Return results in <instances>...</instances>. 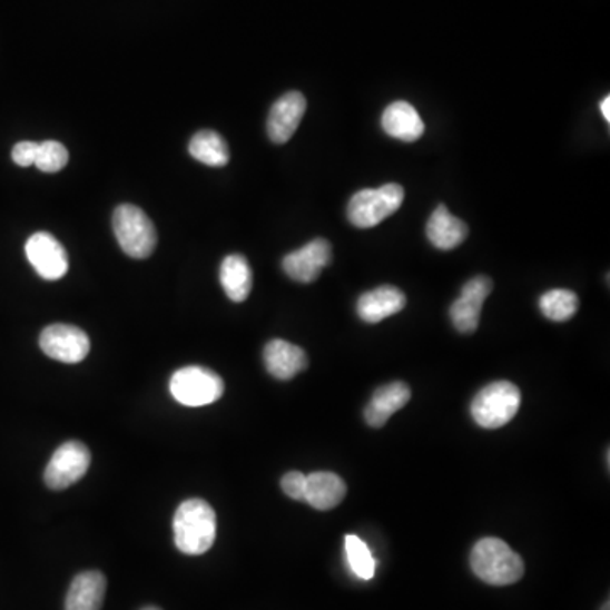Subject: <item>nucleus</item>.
<instances>
[{
	"mask_svg": "<svg viewBox=\"0 0 610 610\" xmlns=\"http://www.w3.org/2000/svg\"><path fill=\"white\" fill-rule=\"evenodd\" d=\"M217 534L214 509L203 499H188L174 518L175 547L188 557H199L213 548Z\"/></svg>",
	"mask_w": 610,
	"mask_h": 610,
	"instance_id": "f257e3e1",
	"label": "nucleus"
},
{
	"mask_svg": "<svg viewBox=\"0 0 610 610\" xmlns=\"http://www.w3.org/2000/svg\"><path fill=\"white\" fill-rule=\"evenodd\" d=\"M470 567L482 582L508 587L524 577V561L499 538H483L473 547Z\"/></svg>",
	"mask_w": 610,
	"mask_h": 610,
	"instance_id": "f03ea898",
	"label": "nucleus"
},
{
	"mask_svg": "<svg viewBox=\"0 0 610 610\" xmlns=\"http://www.w3.org/2000/svg\"><path fill=\"white\" fill-rule=\"evenodd\" d=\"M114 235L126 255L145 259L157 248V229L145 210L122 204L112 217Z\"/></svg>",
	"mask_w": 610,
	"mask_h": 610,
	"instance_id": "7ed1b4c3",
	"label": "nucleus"
},
{
	"mask_svg": "<svg viewBox=\"0 0 610 610\" xmlns=\"http://www.w3.org/2000/svg\"><path fill=\"white\" fill-rule=\"evenodd\" d=\"M521 407V392L511 382H493L476 394L472 402V415L479 426L499 430L511 423Z\"/></svg>",
	"mask_w": 610,
	"mask_h": 610,
	"instance_id": "20e7f679",
	"label": "nucleus"
},
{
	"mask_svg": "<svg viewBox=\"0 0 610 610\" xmlns=\"http://www.w3.org/2000/svg\"><path fill=\"white\" fill-rule=\"evenodd\" d=\"M404 203V188L387 184L380 188H363L348 204L350 223L360 229L378 226L382 220L397 213Z\"/></svg>",
	"mask_w": 610,
	"mask_h": 610,
	"instance_id": "39448f33",
	"label": "nucleus"
},
{
	"mask_svg": "<svg viewBox=\"0 0 610 610\" xmlns=\"http://www.w3.org/2000/svg\"><path fill=\"white\" fill-rule=\"evenodd\" d=\"M170 394L178 404L204 407L223 397L224 380L204 366H184L171 375Z\"/></svg>",
	"mask_w": 610,
	"mask_h": 610,
	"instance_id": "423d86ee",
	"label": "nucleus"
},
{
	"mask_svg": "<svg viewBox=\"0 0 610 610\" xmlns=\"http://www.w3.org/2000/svg\"><path fill=\"white\" fill-rule=\"evenodd\" d=\"M90 451L80 441H68L57 447L47 470L45 483L51 490H65L83 479L90 466Z\"/></svg>",
	"mask_w": 610,
	"mask_h": 610,
	"instance_id": "0eeeda50",
	"label": "nucleus"
},
{
	"mask_svg": "<svg viewBox=\"0 0 610 610\" xmlns=\"http://www.w3.org/2000/svg\"><path fill=\"white\" fill-rule=\"evenodd\" d=\"M40 348L45 355L57 362L73 363L83 362L90 352V340L86 331L70 324H51L45 327L40 336Z\"/></svg>",
	"mask_w": 610,
	"mask_h": 610,
	"instance_id": "6e6552de",
	"label": "nucleus"
},
{
	"mask_svg": "<svg viewBox=\"0 0 610 610\" xmlns=\"http://www.w3.org/2000/svg\"><path fill=\"white\" fill-rule=\"evenodd\" d=\"M331 258H333V249L329 242L323 238L314 239L302 248L288 253L282 262V268L292 281L298 284H313L329 265Z\"/></svg>",
	"mask_w": 610,
	"mask_h": 610,
	"instance_id": "1a4fd4ad",
	"label": "nucleus"
},
{
	"mask_svg": "<svg viewBox=\"0 0 610 610\" xmlns=\"http://www.w3.org/2000/svg\"><path fill=\"white\" fill-rule=\"evenodd\" d=\"M26 256L45 281H60L68 272V255L50 233H35L26 243Z\"/></svg>",
	"mask_w": 610,
	"mask_h": 610,
	"instance_id": "9d476101",
	"label": "nucleus"
},
{
	"mask_svg": "<svg viewBox=\"0 0 610 610\" xmlns=\"http://www.w3.org/2000/svg\"><path fill=\"white\" fill-rule=\"evenodd\" d=\"M492 288V281L483 275H479L463 285L462 294L451 304L450 309L451 323L460 333H475L483 302L486 301Z\"/></svg>",
	"mask_w": 610,
	"mask_h": 610,
	"instance_id": "9b49d317",
	"label": "nucleus"
},
{
	"mask_svg": "<svg viewBox=\"0 0 610 610\" xmlns=\"http://www.w3.org/2000/svg\"><path fill=\"white\" fill-rule=\"evenodd\" d=\"M307 109V100L301 92H287L274 104L268 121H266V132L268 138L275 145H284L297 131L302 118Z\"/></svg>",
	"mask_w": 610,
	"mask_h": 610,
	"instance_id": "f8f14e48",
	"label": "nucleus"
},
{
	"mask_svg": "<svg viewBox=\"0 0 610 610\" xmlns=\"http://www.w3.org/2000/svg\"><path fill=\"white\" fill-rule=\"evenodd\" d=\"M407 304L404 292L394 285H382L375 291L365 292L356 302V313L366 324L382 323L387 317L401 313Z\"/></svg>",
	"mask_w": 610,
	"mask_h": 610,
	"instance_id": "ddd939ff",
	"label": "nucleus"
},
{
	"mask_svg": "<svg viewBox=\"0 0 610 610\" xmlns=\"http://www.w3.org/2000/svg\"><path fill=\"white\" fill-rule=\"evenodd\" d=\"M263 362L268 373L277 380H292L309 365L304 350L284 340H272L265 346Z\"/></svg>",
	"mask_w": 610,
	"mask_h": 610,
	"instance_id": "4468645a",
	"label": "nucleus"
},
{
	"mask_svg": "<svg viewBox=\"0 0 610 610\" xmlns=\"http://www.w3.org/2000/svg\"><path fill=\"white\" fill-rule=\"evenodd\" d=\"M346 483L340 475L331 472H316L307 475L304 502L317 511H331L346 498Z\"/></svg>",
	"mask_w": 610,
	"mask_h": 610,
	"instance_id": "2eb2a0df",
	"label": "nucleus"
},
{
	"mask_svg": "<svg viewBox=\"0 0 610 610\" xmlns=\"http://www.w3.org/2000/svg\"><path fill=\"white\" fill-rule=\"evenodd\" d=\"M411 401V388L404 382H392L375 391L372 401L365 409V419L368 426L382 427L388 419L401 411Z\"/></svg>",
	"mask_w": 610,
	"mask_h": 610,
	"instance_id": "dca6fc26",
	"label": "nucleus"
},
{
	"mask_svg": "<svg viewBox=\"0 0 610 610\" xmlns=\"http://www.w3.org/2000/svg\"><path fill=\"white\" fill-rule=\"evenodd\" d=\"M107 580L100 571H83L68 589L65 610H100L106 597Z\"/></svg>",
	"mask_w": 610,
	"mask_h": 610,
	"instance_id": "f3484780",
	"label": "nucleus"
},
{
	"mask_svg": "<svg viewBox=\"0 0 610 610\" xmlns=\"http://www.w3.org/2000/svg\"><path fill=\"white\" fill-rule=\"evenodd\" d=\"M382 128L391 138L405 142L417 141L424 135V122L414 106L397 100L382 114Z\"/></svg>",
	"mask_w": 610,
	"mask_h": 610,
	"instance_id": "a211bd4d",
	"label": "nucleus"
},
{
	"mask_svg": "<svg viewBox=\"0 0 610 610\" xmlns=\"http://www.w3.org/2000/svg\"><path fill=\"white\" fill-rule=\"evenodd\" d=\"M426 235L434 248L447 252V249L457 248L465 242L469 236V226L441 204L427 220Z\"/></svg>",
	"mask_w": 610,
	"mask_h": 610,
	"instance_id": "6ab92c4d",
	"label": "nucleus"
},
{
	"mask_svg": "<svg viewBox=\"0 0 610 610\" xmlns=\"http://www.w3.org/2000/svg\"><path fill=\"white\" fill-rule=\"evenodd\" d=\"M220 285L233 302H245L253 288V272L243 255H229L220 263Z\"/></svg>",
	"mask_w": 610,
	"mask_h": 610,
	"instance_id": "aec40b11",
	"label": "nucleus"
},
{
	"mask_svg": "<svg viewBox=\"0 0 610 610\" xmlns=\"http://www.w3.org/2000/svg\"><path fill=\"white\" fill-rule=\"evenodd\" d=\"M188 152L194 160L207 167H226L229 161V148L223 136L216 131H199L188 142Z\"/></svg>",
	"mask_w": 610,
	"mask_h": 610,
	"instance_id": "412c9836",
	"label": "nucleus"
},
{
	"mask_svg": "<svg viewBox=\"0 0 610 610\" xmlns=\"http://www.w3.org/2000/svg\"><path fill=\"white\" fill-rule=\"evenodd\" d=\"M540 309L544 317L554 323H564L571 319L579 311V297L575 292L567 288H553L541 295Z\"/></svg>",
	"mask_w": 610,
	"mask_h": 610,
	"instance_id": "4be33fe9",
	"label": "nucleus"
},
{
	"mask_svg": "<svg viewBox=\"0 0 610 610\" xmlns=\"http://www.w3.org/2000/svg\"><path fill=\"white\" fill-rule=\"evenodd\" d=\"M345 553L350 568L358 579L372 580L375 577V558L365 541L350 534L345 538Z\"/></svg>",
	"mask_w": 610,
	"mask_h": 610,
	"instance_id": "5701e85b",
	"label": "nucleus"
},
{
	"mask_svg": "<svg viewBox=\"0 0 610 610\" xmlns=\"http://www.w3.org/2000/svg\"><path fill=\"white\" fill-rule=\"evenodd\" d=\"M68 164V149L58 141L38 142L35 165L45 174H57Z\"/></svg>",
	"mask_w": 610,
	"mask_h": 610,
	"instance_id": "b1692460",
	"label": "nucleus"
},
{
	"mask_svg": "<svg viewBox=\"0 0 610 610\" xmlns=\"http://www.w3.org/2000/svg\"><path fill=\"white\" fill-rule=\"evenodd\" d=\"M305 483H307V475L301 472H288L282 479V490L287 498L304 502Z\"/></svg>",
	"mask_w": 610,
	"mask_h": 610,
	"instance_id": "393cba45",
	"label": "nucleus"
},
{
	"mask_svg": "<svg viewBox=\"0 0 610 610\" xmlns=\"http://www.w3.org/2000/svg\"><path fill=\"white\" fill-rule=\"evenodd\" d=\"M36 149H38V142L35 141H21L12 148V160L19 167H31L35 165Z\"/></svg>",
	"mask_w": 610,
	"mask_h": 610,
	"instance_id": "a878e982",
	"label": "nucleus"
},
{
	"mask_svg": "<svg viewBox=\"0 0 610 610\" xmlns=\"http://www.w3.org/2000/svg\"><path fill=\"white\" fill-rule=\"evenodd\" d=\"M600 112H602L603 118H606V121H610V97L607 96L606 99L600 102Z\"/></svg>",
	"mask_w": 610,
	"mask_h": 610,
	"instance_id": "bb28decb",
	"label": "nucleus"
},
{
	"mask_svg": "<svg viewBox=\"0 0 610 610\" xmlns=\"http://www.w3.org/2000/svg\"><path fill=\"white\" fill-rule=\"evenodd\" d=\"M141 610H161V609H158V607H145V609H141Z\"/></svg>",
	"mask_w": 610,
	"mask_h": 610,
	"instance_id": "cd10ccee",
	"label": "nucleus"
},
{
	"mask_svg": "<svg viewBox=\"0 0 610 610\" xmlns=\"http://www.w3.org/2000/svg\"><path fill=\"white\" fill-rule=\"evenodd\" d=\"M609 607H610V603L606 602V603H603V607L600 610H609Z\"/></svg>",
	"mask_w": 610,
	"mask_h": 610,
	"instance_id": "c85d7f7f",
	"label": "nucleus"
}]
</instances>
